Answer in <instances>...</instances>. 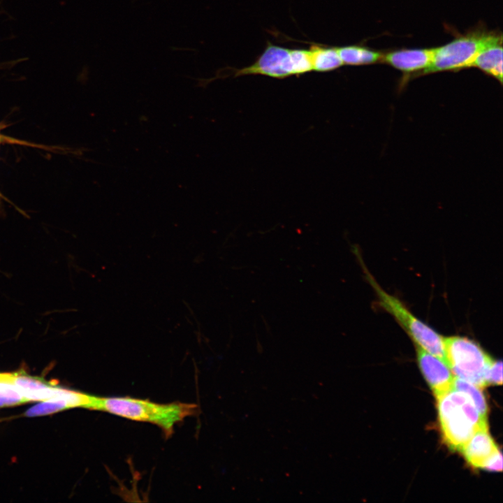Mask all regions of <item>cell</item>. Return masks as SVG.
I'll return each mask as SVG.
<instances>
[{
  "mask_svg": "<svg viewBox=\"0 0 503 503\" xmlns=\"http://www.w3.org/2000/svg\"><path fill=\"white\" fill-rule=\"evenodd\" d=\"M89 409L110 413L129 420L150 423L159 427L168 438L175 426L197 412L194 403H157L131 397L94 396Z\"/></svg>",
  "mask_w": 503,
  "mask_h": 503,
  "instance_id": "obj_1",
  "label": "cell"
},
{
  "mask_svg": "<svg viewBox=\"0 0 503 503\" xmlns=\"http://www.w3.org/2000/svg\"><path fill=\"white\" fill-rule=\"evenodd\" d=\"M436 398L442 436L452 450L460 451L476 432L488 428L486 417L467 393L453 388Z\"/></svg>",
  "mask_w": 503,
  "mask_h": 503,
  "instance_id": "obj_2",
  "label": "cell"
},
{
  "mask_svg": "<svg viewBox=\"0 0 503 503\" xmlns=\"http://www.w3.org/2000/svg\"><path fill=\"white\" fill-rule=\"evenodd\" d=\"M312 71L309 49H290L268 41L263 52L250 66L242 68H228V72L225 69L219 70L214 78L198 79V84L201 87H205L216 79L247 75H261L283 79Z\"/></svg>",
  "mask_w": 503,
  "mask_h": 503,
  "instance_id": "obj_3",
  "label": "cell"
},
{
  "mask_svg": "<svg viewBox=\"0 0 503 503\" xmlns=\"http://www.w3.org/2000/svg\"><path fill=\"white\" fill-rule=\"evenodd\" d=\"M446 363L460 379L479 388L489 384L488 372L494 360L473 340L461 336L444 337Z\"/></svg>",
  "mask_w": 503,
  "mask_h": 503,
  "instance_id": "obj_4",
  "label": "cell"
},
{
  "mask_svg": "<svg viewBox=\"0 0 503 503\" xmlns=\"http://www.w3.org/2000/svg\"><path fill=\"white\" fill-rule=\"evenodd\" d=\"M367 279L377 296L379 305L395 319L416 346L446 364L444 337L416 317L398 298L385 291L368 272Z\"/></svg>",
  "mask_w": 503,
  "mask_h": 503,
  "instance_id": "obj_5",
  "label": "cell"
},
{
  "mask_svg": "<svg viewBox=\"0 0 503 503\" xmlns=\"http://www.w3.org/2000/svg\"><path fill=\"white\" fill-rule=\"evenodd\" d=\"M496 32L479 27L458 34L447 44L434 48L430 65L420 73L425 75L470 68L478 52Z\"/></svg>",
  "mask_w": 503,
  "mask_h": 503,
  "instance_id": "obj_6",
  "label": "cell"
},
{
  "mask_svg": "<svg viewBox=\"0 0 503 503\" xmlns=\"http://www.w3.org/2000/svg\"><path fill=\"white\" fill-rule=\"evenodd\" d=\"M416 347L419 367L435 396L454 388L455 377L448 365L437 357Z\"/></svg>",
  "mask_w": 503,
  "mask_h": 503,
  "instance_id": "obj_7",
  "label": "cell"
},
{
  "mask_svg": "<svg viewBox=\"0 0 503 503\" xmlns=\"http://www.w3.org/2000/svg\"><path fill=\"white\" fill-rule=\"evenodd\" d=\"M94 395L61 388L53 397L31 407L24 412L28 417L46 416L58 411L75 407L89 409L94 400Z\"/></svg>",
  "mask_w": 503,
  "mask_h": 503,
  "instance_id": "obj_8",
  "label": "cell"
},
{
  "mask_svg": "<svg viewBox=\"0 0 503 503\" xmlns=\"http://www.w3.org/2000/svg\"><path fill=\"white\" fill-rule=\"evenodd\" d=\"M434 48L401 49L383 54L381 61L405 73H421L431 64Z\"/></svg>",
  "mask_w": 503,
  "mask_h": 503,
  "instance_id": "obj_9",
  "label": "cell"
},
{
  "mask_svg": "<svg viewBox=\"0 0 503 503\" xmlns=\"http://www.w3.org/2000/svg\"><path fill=\"white\" fill-rule=\"evenodd\" d=\"M460 451L472 466L484 469L499 450L487 428L476 432Z\"/></svg>",
  "mask_w": 503,
  "mask_h": 503,
  "instance_id": "obj_10",
  "label": "cell"
},
{
  "mask_svg": "<svg viewBox=\"0 0 503 503\" xmlns=\"http://www.w3.org/2000/svg\"><path fill=\"white\" fill-rule=\"evenodd\" d=\"M502 35L496 32L474 58L471 67H475L483 73L502 82Z\"/></svg>",
  "mask_w": 503,
  "mask_h": 503,
  "instance_id": "obj_11",
  "label": "cell"
},
{
  "mask_svg": "<svg viewBox=\"0 0 503 503\" xmlns=\"http://www.w3.org/2000/svg\"><path fill=\"white\" fill-rule=\"evenodd\" d=\"M13 378L14 383L28 402L47 400L57 395L61 388L38 377L31 376L22 372L13 373Z\"/></svg>",
  "mask_w": 503,
  "mask_h": 503,
  "instance_id": "obj_12",
  "label": "cell"
},
{
  "mask_svg": "<svg viewBox=\"0 0 503 503\" xmlns=\"http://www.w3.org/2000/svg\"><path fill=\"white\" fill-rule=\"evenodd\" d=\"M309 50L312 71L320 73L328 72L343 66L337 47L311 43Z\"/></svg>",
  "mask_w": 503,
  "mask_h": 503,
  "instance_id": "obj_13",
  "label": "cell"
},
{
  "mask_svg": "<svg viewBox=\"0 0 503 503\" xmlns=\"http://www.w3.org/2000/svg\"><path fill=\"white\" fill-rule=\"evenodd\" d=\"M343 65L360 66L381 61L383 53L362 45L337 47Z\"/></svg>",
  "mask_w": 503,
  "mask_h": 503,
  "instance_id": "obj_14",
  "label": "cell"
},
{
  "mask_svg": "<svg viewBox=\"0 0 503 503\" xmlns=\"http://www.w3.org/2000/svg\"><path fill=\"white\" fill-rule=\"evenodd\" d=\"M28 402L13 381V373H0V408Z\"/></svg>",
  "mask_w": 503,
  "mask_h": 503,
  "instance_id": "obj_15",
  "label": "cell"
},
{
  "mask_svg": "<svg viewBox=\"0 0 503 503\" xmlns=\"http://www.w3.org/2000/svg\"><path fill=\"white\" fill-rule=\"evenodd\" d=\"M453 386L455 389L467 393L472 400L479 412L486 417L488 407L481 388L457 377H455Z\"/></svg>",
  "mask_w": 503,
  "mask_h": 503,
  "instance_id": "obj_16",
  "label": "cell"
},
{
  "mask_svg": "<svg viewBox=\"0 0 503 503\" xmlns=\"http://www.w3.org/2000/svg\"><path fill=\"white\" fill-rule=\"evenodd\" d=\"M488 383L496 385L502 384V363L501 361H494L488 372Z\"/></svg>",
  "mask_w": 503,
  "mask_h": 503,
  "instance_id": "obj_17",
  "label": "cell"
},
{
  "mask_svg": "<svg viewBox=\"0 0 503 503\" xmlns=\"http://www.w3.org/2000/svg\"><path fill=\"white\" fill-rule=\"evenodd\" d=\"M484 469L492 472H501L502 469V457L499 451L485 466Z\"/></svg>",
  "mask_w": 503,
  "mask_h": 503,
  "instance_id": "obj_18",
  "label": "cell"
},
{
  "mask_svg": "<svg viewBox=\"0 0 503 503\" xmlns=\"http://www.w3.org/2000/svg\"><path fill=\"white\" fill-rule=\"evenodd\" d=\"M5 140H6V138H5L4 136H3L2 134L0 133V144H1L3 141H5Z\"/></svg>",
  "mask_w": 503,
  "mask_h": 503,
  "instance_id": "obj_19",
  "label": "cell"
}]
</instances>
